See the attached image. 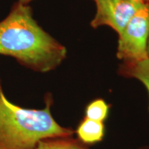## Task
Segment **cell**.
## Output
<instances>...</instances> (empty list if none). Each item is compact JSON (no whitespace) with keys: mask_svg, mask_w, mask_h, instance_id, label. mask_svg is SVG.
I'll return each mask as SVG.
<instances>
[{"mask_svg":"<svg viewBox=\"0 0 149 149\" xmlns=\"http://www.w3.org/2000/svg\"><path fill=\"white\" fill-rule=\"evenodd\" d=\"M147 55H148V57L149 58V34L148 37V41H147Z\"/></svg>","mask_w":149,"mask_h":149,"instance_id":"obj_10","label":"cell"},{"mask_svg":"<svg viewBox=\"0 0 149 149\" xmlns=\"http://www.w3.org/2000/svg\"><path fill=\"white\" fill-rule=\"evenodd\" d=\"M147 0H94L96 13L91 27L108 26L119 35Z\"/></svg>","mask_w":149,"mask_h":149,"instance_id":"obj_4","label":"cell"},{"mask_svg":"<svg viewBox=\"0 0 149 149\" xmlns=\"http://www.w3.org/2000/svg\"><path fill=\"white\" fill-rule=\"evenodd\" d=\"M124 77L138 80L146 88L149 97V58L135 61H122L117 70Z\"/></svg>","mask_w":149,"mask_h":149,"instance_id":"obj_6","label":"cell"},{"mask_svg":"<svg viewBox=\"0 0 149 149\" xmlns=\"http://www.w3.org/2000/svg\"><path fill=\"white\" fill-rule=\"evenodd\" d=\"M34 149H90L73 136L55 137L40 141Z\"/></svg>","mask_w":149,"mask_h":149,"instance_id":"obj_7","label":"cell"},{"mask_svg":"<svg viewBox=\"0 0 149 149\" xmlns=\"http://www.w3.org/2000/svg\"><path fill=\"white\" fill-rule=\"evenodd\" d=\"M149 0L141 5L118 35L117 57L122 61H135L148 57Z\"/></svg>","mask_w":149,"mask_h":149,"instance_id":"obj_3","label":"cell"},{"mask_svg":"<svg viewBox=\"0 0 149 149\" xmlns=\"http://www.w3.org/2000/svg\"><path fill=\"white\" fill-rule=\"evenodd\" d=\"M31 1H33V0H17L19 2L24 3V4H29V3L31 2Z\"/></svg>","mask_w":149,"mask_h":149,"instance_id":"obj_9","label":"cell"},{"mask_svg":"<svg viewBox=\"0 0 149 149\" xmlns=\"http://www.w3.org/2000/svg\"><path fill=\"white\" fill-rule=\"evenodd\" d=\"M106 133L104 122L84 117L74 130L77 138L86 146L97 144L104 139Z\"/></svg>","mask_w":149,"mask_h":149,"instance_id":"obj_5","label":"cell"},{"mask_svg":"<svg viewBox=\"0 0 149 149\" xmlns=\"http://www.w3.org/2000/svg\"><path fill=\"white\" fill-rule=\"evenodd\" d=\"M0 55L13 57L33 71L48 72L60 66L67 49L37 24L29 4L17 1L0 22Z\"/></svg>","mask_w":149,"mask_h":149,"instance_id":"obj_1","label":"cell"},{"mask_svg":"<svg viewBox=\"0 0 149 149\" xmlns=\"http://www.w3.org/2000/svg\"><path fill=\"white\" fill-rule=\"evenodd\" d=\"M110 105L104 99L97 98L87 104L84 117L90 120L104 122L109 117Z\"/></svg>","mask_w":149,"mask_h":149,"instance_id":"obj_8","label":"cell"},{"mask_svg":"<svg viewBox=\"0 0 149 149\" xmlns=\"http://www.w3.org/2000/svg\"><path fill=\"white\" fill-rule=\"evenodd\" d=\"M140 149H149V148L147 146H145V147H143V148H141Z\"/></svg>","mask_w":149,"mask_h":149,"instance_id":"obj_11","label":"cell"},{"mask_svg":"<svg viewBox=\"0 0 149 149\" xmlns=\"http://www.w3.org/2000/svg\"><path fill=\"white\" fill-rule=\"evenodd\" d=\"M44 103L42 109L16 105L5 96L0 81V149H34L43 139L74 135V129L54 119L51 93L45 95Z\"/></svg>","mask_w":149,"mask_h":149,"instance_id":"obj_2","label":"cell"}]
</instances>
